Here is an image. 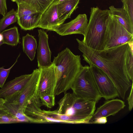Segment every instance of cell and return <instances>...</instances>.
<instances>
[{
  "label": "cell",
  "mask_w": 133,
  "mask_h": 133,
  "mask_svg": "<svg viewBox=\"0 0 133 133\" xmlns=\"http://www.w3.org/2000/svg\"><path fill=\"white\" fill-rule=\"evenodd\" d=\"M80 0H64L57 4L59 19L63 24L65 20L70 18L74 11L78 8Z\"/></svg>",
  "instance_id": "cell-17"
},
{
  "label": "cell",
  "mask_w": 133,
  "mask_h": 133,
  "mask_svg": "<svg viewBox=\"0 0 133 133\" xmlns=\"http://www.w3.org/2000/svg\"><path fill=\"white\" fill-rule=\"evenodd\" d=\"M125 106L124 102L120 99L114 98L107 100L95 111L91 119L90 124L98 117L114 116Z\"/></svg>",
  "instance_id": "cell-14"
},
{
  "label": "cell",
  "mask_w": 133,
  "mask_h": 133,
  "mask_svg": "<svg viewBox=\"0 0 133 133\" xmlns=\"http://www.w3.org/2000/svg\"><path fill=\"white\" fill-rule=\"evenodd\" d=\"M17 5V18L24 15L38 12L33 8L27 4L21 3Z\"/></svg>",
  "instance_id": "cell-25"
},
{
  "label": "cell",
  "mask_w": 133,
  "mask_h": 133,
  "mask_svg": "<svg viewBox=\"0 0 133 133\" xmlns=\"http://www.w3.org/2000/svg\"><path fill=\"white\" fill-rule=\"evenodd\" d=\"M58 104L56 112L68 116L70 123L90 124L96 103L78 97L73 93L66 92Z\"/></svg>",
  "instance_id": "cell-3"
},
{
  "label": "cell",
  "mask_w": 133,
  "mask_h": 133,
  "mask_svg": "<svg viewBox=\"0 0 133 133\" xmlns=\"http://www.w3.org/2000/svg\"><path fill=\"white\" fill-rule=\"evenodd\" d=\"M131 89L129 95L128 97L127 100L128 104V108L129 111L131 110L133 105V83L131 86Z\"/></svg>",
  "instance_id": "cell-31"
},
{
  "label": "cell",
  "mask_w": 133,
  "mask_h": 133,
  "mask_svg": "<svg viewBox=\"0 0 133 133\" xmlns=\"http://www.w3.org/2000/svg\"><path fill=\"white\" fill-rule=\"evenodd\" d=\"M3 37L4 44L12 46H16L20 43V36L18 28L14 26L1 32Z\"/></svg>",
  "instance_id": "cell-21"
},
{
  "label": "cell",
  "mask_w": 133,
  "mask_h": 133,
  "mask_svg": "<svg viewBox=\"0 0 133 133\" xmlns=\"http://www.w3.org/2000/svg\"><path fill=\"white\" fill-rule=\"evenodd\" d=\"M5 102L4 98H0V110L2 109L3 105Z\"/></svg>",
  "instance_id": "cell-34"
},
{
  "label": "cell",
  "mask_w": 133,
  "mask_h": 133,
  "mask_svg": "<svg viewBox=\"0 0 133 133\" xmlns=\"http://www.w3.org/2000/svg\"><path fill=\"white\" fill-rule=\"evenodd\" d=\"M40 73L38 68L34 70L31 78L22 91L18 94L4 99L17 103L24 112L28 102L36 94Z\"/></svg>",
  "instance_id": "cell-8"
},
{
  "label": "cell",
  "mask_w": 133,
  "mask_h": 133,
  "mask_svg": "<svg viewBox=\"0 0 133 133\" xmlns=\"http://www.w3.org/2000/svg\"><path fill=\"white\" fill-rule=\"evenodd\" d=\"M99 93L102 98L106 100L119 97L117 90L107 75L95 65L89 64Z\"/></svg>",
  "instance_id": "cell-7"
},
{
  "label": "cell",
  "mask_w": 133,
  "mask_h": 133,
  "mask_svg": "<svg viewBox=\"0 0 133 133\" xmlns=\"http://www.w3.org/2000/svg\"><path fill=\"white\" fill-rule=\"evenodd\" d=\"M58 0H55L41 15L38 27L48 30H53L63 24L59 19L57 4Z\"/></svg>",
  "instance_id": "cell-12"
},
{
  "label": "cell",
  "mask_w": 133,
  "mask_h": 133,
  "mask_svg": "<svg viewBox=\"0 0 133 133\" xmlns=\"http://www.w3.org/2000/svg\"><path fill=\"white\" fill-rule=\"evenodd\" d=\"M122 8L127 12L131 24L133 25V0H121Z\"/></svg>",
  "instance_id": "cell-27"
},
{
  "label": "cell",
  "mask_w": 133,
  "mask_h": 133,
  "mask_svg": "<svg viewBox=\"0 0 133 133\" xmlns=\"http://www.w3.org/2000/svg\"><path fill=\"white\" fill-rule=\"evenodd\" d=\"M20 56L19 55L14 64L9 68L5 69L3 67H0V88L3 87L8 77L10 71L17 61L18 59Z\"/></svg>",
  "instance_id": "cell-28"
},
{
  "label": "cell",
  "mask_w": 133,
  "mask_h": 133,
  "mask_svg": "<svg viewBox=\"0 0 133 133\" xmlns=\"http://www.w3.org/2000/svg\"><path fill=\"white\" fill-rule=\"evenodd\" d=\"M88 20L85 14H79L70 22L62 24L53 31L59 35L64 36L73 34L84 35L88 24Z\"/></svg>",
  "instance_id": "cell-10"
},
{
  "label": "cell",
  "mask_w": 133,
  "mask_h": 133,
  "mask_svg": "<svg viewBox=\"0 0 133 133\" xmlns=\"http://www.w3.org/2000/svg\"><path fill=\"white\" fill-rule=\"evenodd\" d=\"M39 97L43 105L48 108H51L55 104V95L44 94Z\"/></svg>",
  "instance_id": "cell-26"
},
{
  "label": "cell",
  "mask_w": 133,
  "mask_h": 133,
  "mask_svg": "<svg viewBox=\"0 0 133 133\" xmlns=\"http://www.w3.org/2000/svg\"><path fill=\"white\" fill-rule=\"evenodd\" d=\"M109 10L91 8L90 17L84 36L83 43L94 50H102V45L107 24L110 16Z\"/></svg>",
  "instance_id": "cell-4"
},
{
  "label": "cell",
  "mask_w": 133,
  "mask_h": 133,
  "mask_svg": "<svg viewBox=\"0 0 133 133\" xmlns=\"http://www.w3.org/2000/svg\"><path fill=\"white\" fill-rule=\"evenodd\" d=\"M71 89L77 97L98 103L102 97L89 66L85 65L74 82Z\"/></svg>",
  "instance_id": "cell-5"
},
{
  "label": "cell",
  "mask_w": 133,
  "mask_h": 133,
  "mask_svg": "<svg viewBox=\"0 0 133 133\" xmlns=\"http://www.w3.org/2000/svg\"><path fill=\"white\" fill-rule=\"evenodd\" d=\"M132 40L133 35L129 33L110 14L104 34L102 50L121 45Z\"/></svg>",
  "instance_id": "cell-6"
},
{
  "label": "cell",
  "mask_w": 133,
  "mask_h": 133,
  "mask_svg": "<svg viewBox=\"0 0 133 133\" xmlns=\"http://www.w3.org/2000/svg\"><path fill=\"white\" fill-rule=\"evenodd\" d=\"M39 44L37 49V58L38 68L48 67L52 65L51 52L49 48L48 35L44 30H38Z\"/></svg>",
  "instance_id": "cell-11"
},
{
  "label": "cell",
  "mask_w": 133,
  "mask_h": 133,
  "mask_svg": "<svg viewBox=\"0 0 133 133\" xmlns=\"http://www.w3.org/2000/svg\"><path fill=\"white\" fill-rule=\"evenodd\" d=\"M22 45L24 52L32 61L35 57L37 46L36 39L33 36L27 34L22 37Z\"/></svg>",
  "instance_id": "cell-20"
},
{
  "label": "cell",
  "mask_w": 133,
  "mask_h": 133,
  "mask_svg": "<svg viewBox=\"0 0 133 133\" xmlns=\"http://www.w3.org/2000/svg\"><path fill=\"white\" fill-rule=\"evenodd\" d=\"M42 105L39 97L36 94L28 102L24 113L28 116L37 120L39 123H45L43 110L40 108Z\"/></svg>",
  "instance_id": "cell-16"
},
{
  "label": "cell",
  "mask_w": 133,
  "mask_h": 133,
  "mask_svg": "<svg viewBox=\"0 0 133 133\" xmlns=\"http://www.w3.org/2000/svg\"><path fill=\"white\" fill-rule=\"evenodd\" d=\"M38 69L40 77L36 94L38 96L44 94L55 95L56 78L54 64Z\"/></svg>",
  "instance_id": "cell-9"
},
{
  "label": "cell",
  "mask_w": 133,
  "mask_h": 133,
  "mask_svg": "<svg viewBox=\"0 0 133 133\" xmlns=\"http://www.w3.org/2000/svg\"><path fill=\"white\" fill-rule=\"evenodd\" d=\"M125 66L127 74L129 79L132 82L133 80V53L130 48L128 49L125 59Z\"/></svg>",
  "instance_id": "cell-24"
},
{
  "label": "cell",
  "mask_w": 133,
  "mask_h": 133,
  "mask_svg": "<svg viewBox=\"0 0 133 133\" xmlns=\"http://www.w3.org/2000/svg\"><path fill=\"white\" fill-rule=\"evenodd\" d=\"M3 37L2 35L1 32H0V42L3 40Z\"/></svg>",
  "instance_id": "cell-36"
},
{
  "label": "cell",
  "mask_w": 133,
  "mask_h": 133,
  "mask_svg": "<svg viewBox=\"0 0 133 133\" xmlns=\"http://www.w3.org/2000/svg\"><path fill=\"white\" fill-rule=\"evenodd\" d=\"M129 48L128 42L101 50H94L83 43L78 47L83 60L89 64L97 66L107 75L123 100L133 83L129 79L126 69L125 59Z\"/></svg>",
  "instance_id": "cell-1"
},
{
  "label": "cell",
  "mask_w": 133,
  "mask_h": 133,
  "mask_svg": "<svg viewBox=\"0 0 133 133\" xmlns=\"http://www.w3.org/2000/svg\"><path fill=\"white\" fill-rule=\"evenodd\" d=\"M128 43L131 51L133 53V40L129 41Z\"/></svg>",
  "instance_id": "cell-33"
},
{
  "label": "cell",
  "mask_w": 133,
  "mask_h": 133,
  "mask_svg": "<svg viewBox=\"0 0 133 133\" xmlns=\"http://www.w3.org/2000/svg\"><path fill=\"white\" fill-rule=\"evenodd\" d=\"M111 15L130 34L133 35V25L131 23L128 15L122 8H116L112 5L109 8Z\"/></svg>",
  "instance_id": "cell-18"
},
{
  "label": "cell",
  "mask_w": 133,
  "mask_h": 133,
  "mask_svg": "<svg viewBox=\"0 0 133 133\" xmlns=\"http://www.w3.org/2000/svg\"><path fill=\"white\" fill-rule=\"evenodd\" d=\"M17 4L23 3L33 8L38 12L42 14L55 0H11Z\"/></svg>",
  "instance_id": "cell-22"
},
{
  "label": "cell",
  "mask_w": 133,
  "mask_h": 133,
  "mask_svg": "<svg viewBox=\"0 0 133 133\" xmlns=\"http://www.w3.org/2000/svg\"><path fill=\"white\" fill-rule=\"evenodd\" d=\"M21 123L18 120L7 113L0 117V124Z\"/></svg>",
  "instance_id": "cell-29"
},
{
  "label": "cell",
  "mask_w": 133,
  "mask_h": 133,
  "mask_svg": "<svg viewBox=\"0 0 133 133\" xmlns=\"http://www.w3.org/2000/svg\"><path fill=\"white\" fill-rule=\"evenodd\" d=\"M31 73L22 75L4 84L0 89V98L5 99L19 93L31 78Z\"/></svg>",
  "instance_id": "cell-13"
},
{
  "label": "cell",
  "mask_w": 133,
  "mask_h": 133,
  "mask_svg": "<svg viewBox=\"0 0 133 133\" xmlns=\"http://www.w3.org/2000/svg\"><path fill=\"white\" fill-rule=\"evenodd\" d=\"M42 14L36 12L21 16L17 18V23L23 30H33L38 27Z\"/></svg>",
  "instance_id": "cell-19"
},
{
  "label": "cell",
  "mask_w": 133,
  "mask_h": 133,
  "mask_svg": "<svg viewBox=\"0 0 133 133\" xmlns=\"http://www.w3.org/2000/svg\"><path fill=\"white\" fill-rule=\"evenodd\" d=\"M107 117H101L97 118L91 122V124H105L107 123Z\"/></svg>",
  "instance_id": "cell-32"
},
{
  "label": "cell",
  "mask_w": 133,
  "mask_h": 133,
  "mask_svg": "<svg viewBox=\"0 0 133 133\" xmlns=\"http://www.w3.org/2000/svg\"><path fill=\"white\" fill-rule=\"evenodd\" d=\"M6 0H0V14L4 16L7 13Z\"/></svg>",
  "instance_id": "cell-30"
},
{
  "label": "cell",
  "mask_w": 133,
  "mask_h": 133,
  "mask_svg": "<svg viewBox=\"0 0 133 133\" xmlns=\"http://www.w3.org/2000/svg\"><path fill=\"white\" fill-rule=\"evenodd\" d=\"M17 20V10L13 9L7 12L0 20V32Z\"/></svg>",
  "instance_id": "cell-23"
},
{
  "label": "cell",
  "mask_w": 133,
  "mask_h": 133,
  "mask_svg": "<svg viewBox=\"0 0 133 133\" xmlns=\"http://www.w3.org/2000/svg\"><path fill=\"white\" fill-rule=\"evenodd\" d=\"M3 44H4V43L3 42V41L0 42V46Z\"/></svg>",
  "instance_id": "cell-38"
},
{
  "label": "cell",
  "mask_w": 133,
  "mask_h": 133,
  "mask_svg": "<svg viewBox=\"0 0 133 133\" xmlns=\"http://www.w3.org/2000/svg\"><path fill=\"white\" fill-rule=\"evenodd\" d=\"M56 85L55 95H58L71 89L75 80L84 68L80 56L74 54L68 48L55 57Z\"/></svg>",
  "instance_id": "cell-2"
},
{
  "label": "cell",
  "mask_w": 133,
  "mask_h": 133,
  "mask_svg": "<svg viewBox=\"0 0 133 133\" xmlns=\"http://www.w3.org/2000/svg\"><path fill=\"white\" fill-rule=\"evenodd\" d=\"M7 113L2 109L0 110V117L6 114Z\"/></svg>",
  "instance_id": "cell-35"
},
{
  "label": "cell",
  "mask_w": 133,
  "mask_h": 133,
  "mask_svg": "<svg viewBox=\"0 0 133 133\" xmlns=\"http://www.w3.org/2000/svg\"><path fill=\"white\" fill-rule=\"evenodd\" d=\"M64 0H58L57 4H59L61 2H62L64 1Z\"/></svg>",
  "instance_id": "cell-37"
},
{
  "label": "cell",
  "mask_w": 133,
  "mask_h": 133,
  "mask_svg": "<svg viewBox=\"0 0 133 133\" xmlns=\"http://www.w3.org/2000/svg\"><path fill=\"white\" fill-rule=\"evenodd\" d=\"M5 100L2 109L21 123H39L37 120L26 115L17 103L10 100Z\"/></svg>",
  "instance_id": "cell-15"
}]
</instances>
